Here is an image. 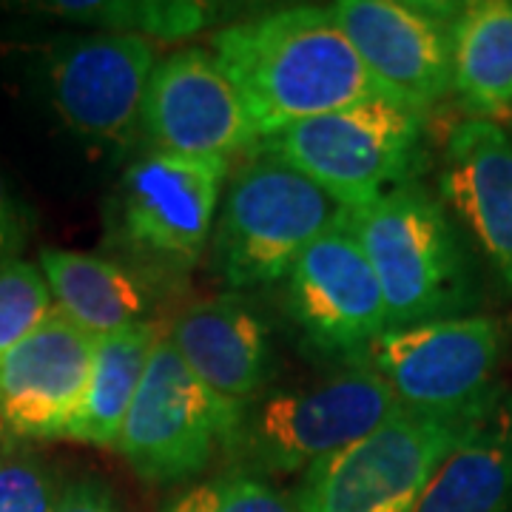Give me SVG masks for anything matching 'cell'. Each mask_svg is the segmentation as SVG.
Here are the masks:
<instances>
[{
	"mask_svg": "<svg viewBox=\"0 0 512 512\" xmlns=\"http://www.w3.org/2000/svg\"><path fill=\"white\" fill-rule=\"evenodd\" d=\"M259 140L328 111L384 97L328 9L288 6L211 37Z\"/></svg>",
	"mask_w": 512,
	"mask_h": 512,
	"instance_id": "obj_1",
	"label": "cell"
},
{
	"mask_svg": "<svg viewBox=\"0 0 512 512\" xmlns=\"http://www.w3.org/2000/svg\"><path fill=\"white\" fill-rule=\"evenodd\" d=\"M382 285L387 330L473 316L481 302L476 245L424 183L348 211Z\"/></svg>",
	"mask_w": 512,
	"mask_h": 512,
	"instance_id": "obj_2",
	"label": "cell"
},
{
	"mask_svg": "<svg viewBox=\"0 0 512 512\" xmlns=\"http://www.w3.org/2000/svg\"><path fill=\"white\" fill-rule=\"evenodd\" d=\"M254 154L288 163L356 211L421 183L430 163L427 114L390 97H370L282 128L259 140Z\"/></svg>",
	"mask_w": 512,
	"mask_h": 512,
	"instance_id": "obj_3",
	"label": "cell"
},
{
	"mask_svg": "<svg viewBox=\"0 0 512 512\" xmlns=\"http://www.w3.org/2000/svg\"><path fill=\"white\" fill-rule=\"evenodd\" d=\"M399 410L370 367H342L328 379L262 393L239 413L225 450L228 470L296 476L365 439Z\"/></svg>",
	"mask_w": 512,
	"mask_h": 512,
	"instance_id": "obj_4",
	"label": "cell"
},
{
	"mask_svg": "<svg viewBox=\"0 0 512 512\" xmlns=\"http://www.w3.org/2000/svg\"><path fill=\"white\" fill-rule=\"evenodd\" d=\"M504 393L464 410L399 407L365 439L311 467L296 490L302 512H413L444 458L476 430Z\"/></svg>",
	"mask_w": 512,
	"mask_h": 512,
	"instance_id": "obj_5",
	"label": "cell"
},
{
	"mask_svg": "<svg viewBox=\"0 0 512 512\" xmlns=\"http://www.w3.org/2000/svg\"><path fill=\"white\" fill-rule=\"evenodd\" d=\"M251 157L225 185L211 234V268L231 293L285 279L299 254L348 211L288 163Z\"/></svg>",
	"mask_w": 512,
	"mask_h": 512,
	"instance_id": "obj_6",
	"label": "cell"
},
{
	"mask_svg": "<svg viewBox=\"0 0 512 512\" xmlns=\"http://www.w3.org/2000/svg\"><path fill=\"white\" fill-rule=\"evenodd\" d=\"M228 180L225 157H185L146 151L117 183L109 239L151 279H180L214 234Z\"/></svg>",
	"mask_w": 512,
	"mask_h": 512,
	"instance_id": "obj_7",
	"label": "cell"
},
{
	"mask_svg": "<svg viewBox=\"0 0 512 512\" xmlns=\"http://www.w3.org/2000/svg\"><path fill=\"white\" fill-rule=\"evenodd\" d=\"M239 413L185 367L163 333L148 356L114 453L148 484H185L225 458Z\"/></svg>",
	"mask_w": 512,
	"mask_h": 512,
	"instance_id": "obj_8",
	"label": "cell"
},
{
	"mask_svg": "<svg viewBox=\"0 0 512 512\" xmlns=\"http://www.w3.org/2000/svg\"><path fill=\"white\" fill-rule=\"evenodd\" d=\"M285 313L319 362L362 367L387 333L382 285L345 217L299 254L285 276Z\"/></svg>",
	"mask_w": 512,
	"mask_h": 512,
	"instance_id": "obj_9",
	"label": "cell"
},
{
	"mask_svg": "<svg viewBox=\"0 0 512 512\" xmlns=\"http://www.w3.org/2000/svg\"><path fill=\"white\" fill-rule=\"evenodd\" d=\"M461 3L339 0L328 6L379 92L427 111L453 94V29Z\"/></svg>",
	"mask_w": 512,
	"mask_h": 512,
	"instance_id": "obj_10",
	"label": "cell"
},
{
	"mask_svg": "<svg viewBox=\"0 0 512 512\" xmlns=\"http://www.w3.org/2000/svg\"><path fill=\"white\" fill-rule=\"evenodd\" d=\"M501 325L493 316H461L387 330L370 348V367L404 410H464L487 402L498 387Z\"/></svg>",
	"mask_w": 512,
	"mask_h": 512,
	"instance_id": "obj_11",
	"label": "cell"
},
{
	"mask_svg": "<svg viewBox=\"0 0 512 512\" xmlns=\"http://www.w3.org/2000/svg\"><path fill=\"white\" fill-rule=\"evenodd\" d=\"M157 66L140 35L89 32L57 40L46 55V89L60 123L94 146H131Z\"/></svg>",
	"mask_w": 512,
	"mask_h": 512,
	"instance_id": "obj_12",
	"label": "cell"
},
{
	"mask_svg": "<svg viewBox=\"0 0 512 512\" xmlns=\"http://www.w3.org/2000/svg\"><path fill=\"white\" fill-rule=\"evenodd\" d=\"M140 131L151 151L185 157L254 154L251 117L211 49L185 46L157 60L148 77Z\"/></svg>",
	"mask_w": 512,
	"mask_h": 512,
	"instance_id": "obj_13",
	"label": "cell"
},
{
	"mask_svg": "<svg viewBox=\"0 0 512 512\" xmlns=\"http://www.w3.org/2000/svg\"><path fill=\"white\" fill-rule=\"evenodd\" d=\"M97 339L55 311L0 356V427L26 441L63 439L92 379Z\"/></svg>",
	"mask_w": 512,
	"mask_h": 512,
	"instance_id": "obj_14",
	"label": "cell"
},
{
	"mask_svg": "<svg viewBox=\"0 0 512 512\" xmlns=\"http://www.w3.org/2000/svg\"><path fill=\"white\" fill-rule=\"evenodd\" d=\"M439 197L512 293L510 128L478 117L458 120L441 151Z\"/></svg>",
	"mask_w": 512,
	"mask_h": 512,
	"instance_id": "obj_15",
	"label": "cell"
},
{
	"mask_svg": "<svg viewBox=\"0 0 512 512\" xmlns=\"http://www.w3.org/2000/svg\"><path fill=\"white\" fill-rule=\"evenodd\" d=\"M165 336L185 367L222 402L245 410L265 393L274 367L271 330L242 293L188 305Z\"/></svg>",
	"mask_w": 512,
	"mask_h": 512,
	"instance_id": "obj_16",
	"label": "cell"
},
{
	"mask_svg": "<svg viewBox=\"0 0 512 512\" xmlns=\"http://www.w3.org/2000/svg\"><path fill=\"white\" fill-rule=\"evenodd\" d=\"M37 265L52 291L55 311L92 336L157 322L160 282L134 265L63 248H43Z\"/></svg>",
	"mask_w": 512,
	"mask_h": 512,
	"instance_id": "obj_17",
	"label": "cell"
},
{
	"mask_svg": "<svg viewBox=\"0 0 512 512\" xmlns=\"http://www.w3.org/2000/svg\"><path fill=\"white\" fill-rule=\"evenodd\" d=\"M413 512H512V396L444 458Z\"/></svg>",
	"mask_w": 512,
	"mask_h": 512,
	"instance_id": "obj_18",
	"label": "cell"
},
{
	"mask_svg": "<svg viewBox=\"0 0 512 512\" xmlns=\"http://www.w3.org/2000/svg\"><path fill=\"white\" fill-rule=\"evenodd\" d=\"M453 94L467 117H512V0L461 3L453 29Z\"/></svg>",
	"mask_w": 512,
	"mask_h": 512,
	"instance_id": "obj_19",
	"label": "cell"
},
{
	"mask_svg": "<svg viewBox=\"0 0 512 512\" xmlns=\"http://www.w3.org/2000/svg\"><path fill=\"white\" fill-rule=\"evenodd\" d=\"M163 333L165 330L157 322H146L97 339L92 379L77 416L63 433V441L114 450L128 407L143 382L148 356Z\"/></svg>",
	"mask_w": 512,
	"mask_h": 512,
	"instance_id": "obj_20",
	"label": "cell"
},
{
	"mask_svg": "<svg viewBox=\"0 0 512 512\" xmlns=\"http://www.w3.org/2000/svg\"><path fill=\"white\" fill-rule=\"evenodd\" d=\"M160 512H302L296 495H288L268 478L225 470L171 495Z\"/></svg>",
	"mask_w": 512,
	"mask_h": 512,
	"instance_id": "obj_21",
	"label": "cell"
},
{
	"mask_svg": "<svg viewBox=\"0 0 512 512\" xmlns=\"http://www.w3.org/2000/svg\"><path fill=\"white\" fill-rule=\"evenodd\" d=\"M55 313V299L40 265L20 256L0 259V356L20 345Z\"/></svg>",
	"mask_w": 512,
	"mask_h": 512,
	"instance_id": "obj_22",
	"label": "cell"
},
{
	"mask_svg": "<svg viewBox=\"0 0 512 512\" xmlns=\"http://www.w3.org/2000/svg\"><path fill=\"white\" fill-rule=\"evenodd\" d=\"M63 481L29 450H0V512H55Z\"/></svg>",
	"mask_w": 512,
	"mask_h": 512,
	"instance_id": "obj_23",
	"label": "cell"
},
{
	"mask_svg": "<svg viewBox=\"0 0 512 512\" xmlns=\"http://www.w3.org/2000/svg\"><path fill=\"white\" fill-rule=\"evenodd\" d=\"M55 512H126L97 478H74L63 484Z\"/></svg>",
	"mask_w": 512,
	"mask_h": 512,
	"instance_id": "obj_24",
	"label": "cell"
},
{
	"mask_svg": "<svg viewBox=\"0 0 512 512\" xmlns=\"http://www.w3.org/2000/svg\"><path fill=\"white\" fill-rule=\"evenodd\" d=\"M26 242V217L23 208L0 177V259H12Z\"/></svg>",
	"mask_w": 512,
	"mask_h": 512,
	"instance_id": "obj_25",
	"label": "cell"
},
{
	"mask_svg": "<svg viewBox=\"0 0 512 512\" xmlns=\"http://www.w3.org/2000/svg\"><path fill=\"white\" fill-rule=\"evenodd\" d=\"M507 128H510V134H512V117H510V120H507Z\"/></svg>",
	"mask_w": 512,
	"mask_h": 512,
	"instance_id": "obj_26",
	"label": "cell"
}]
</instances>
